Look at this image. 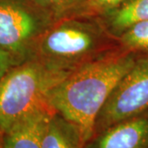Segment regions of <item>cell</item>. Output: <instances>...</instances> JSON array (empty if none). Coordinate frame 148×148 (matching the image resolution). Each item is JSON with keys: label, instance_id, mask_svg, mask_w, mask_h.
Segmentation results:
<instances>
[{"label": "cell", "instance_id": "4", "mask_svg": "<svg viewBox=\"0 0 148 148\" xmlns=\"http://www.w3.org/2000/svg\"><path fill=\"white\" fill-rule=\"evenodd\" d=\"M55 21L35 0H0V49L24 62Z\"/></svg>", "mask_w": 148, "mask_h": 148}, {"label": "cell", "instance_id": "2", "mask_svg": "<svg viewBox=\"0 0 148 148\" xmlns=\"http://www.w3.org/2000/svg\"><path fill=\"white\" fill-rule=\"evenodd\" d=\"M121 48L100 16L82 14L54 22L40 38L33 58L49 69L70 75Z\"/></svg>", "mask_w": 148, "mask_h": 148}, {"label": "cell", "instance_id": "11", "mask_svg": "<svg viewBox=\"0 0 148 148\" xmlns=\"http://www.w3.org/2000/svg\"><path fill=\"white\" fill-rule=\"evenodd\" d=\"M121 46L138 54H148V20L129 27L118 38Z\"/></svg>", "mask_w": 148, "mask_h": 148}, {"label": "cell", "instance_id": "14", "mask_svg": "<svg viewBox=\"0 0 148 148\" xmlns=\"http://www.w3.org/2000/svg\"><path fill=\"white\" fill-rule=\"evenodd\" d=\"M0 148H4V133L0 130Z\"/></svg>", "mask_w": 148, "mask_h": 148}, {"label": "cell", "instance_id": "12", "mask_svg": "<svg viewBox=\"0 0 148 148\" xmlns=\"http://www.w3.org/2000/svg\"><path fill=\"white\" fill-rule=\"evenodd\" d=\"M125 0H88L86 13L101 16L102 14L114 9Z\"/></svg>", "mask_w": 148, "mask_h": 148}, {"label": "cell", "instance_id": "7", "mask_svg": "<svg viewBox=\"0 0 148 148\" xmlns=\"http://www.w3.org/2000/svg\"><path fill=\"white\" fill-rule=\"evenodd\" d=\"M54 112L40 111L16 123L4 133V148H41L45 129Z\"/></svg>", "mask_w": 148, "mask_h": 148}, {"label": "cell", "instance_id": "9", "mask_svg": "<svg viewBox=\"0 0 148 148\" xmlns=\"http://www.w3.org/2000/svg\"><path fill=\"white\" fill-rule=\"evenodd\" d=\"M80 129L57 112L50 116L43 134L41 148H84Z\"/></svg>", "mask_w": 148, "mask_h": 148}, {"label": "cell", "instance_id": "13", "mask_svg": "<svg viewBox=\"0 0 148 148\" xmlns=\"http://www.w3.org/2000/svg\"><path fill=\"white\" fill-rule=\"evenodd\" d=\"M21 63H22V61L19 58L0 49V79L5 75L8 70Z\"/></svg>", "mask_w": 148, "mask_h": 148}, {"label": "cell", "instance_id": "8", "mask_svg": "<svg viewBox=\"0 0 148 148\" xmlns=\"http://www.w3.org/2000/svg\"><path fill=\"white\" fill-rule=\"evenodd\" d=\"M100 16L107 31L119 38L129 27L148 20V0H125Z\"/></svg>", "mask_w": 148, "mask_h": 148}, {"label": "cell", "instance_id": "6", "mask_svg": "<svg viewBox=\"0 0 148 148\" xmlns=\"http://www.w3.org/2000/svg\"><path fill=\"white\" fill-rule=\"evenodd\" d=\"M84 148H148V110L95 134Z\"/></svg>", "mask_w": 148, "mask_h": 148}, {"label": "cell", "instance_id": "1", "mask_svg": "<svg viewBox=\"0 0 148 148\" xmlns=\"http://www.w3.org/2000/svg\"><path fill=\"white\" fill-rule=\"evenodd\" d=\"M139 55L121 48L80 68L53 88L49 106L74 123L88 142L102 107Z\"/></svg>", "mask_w": 148, "mask_h": 148}, {"label": "cell", "instance_id": "5", "mask_svg": "<svg viewBox=\"0 0 148 148\" xmlns=\"http://www.w3.org/2000/svg\"><path fill=\"white\" fill-rule=\"evenodd\" d=\"M148 110V54H141L112 90L96 118L94 135ZM93 135V136H94Z\"/></svg>", "mask_w": 148, "mask_h": 148}, {"label": "cell", "instance_id": "3", "mask_svg": "<svg viewBox=\"0 0 148 148\" xmlns=\"http://www.w3.org/2000/svg\"><path fill=\"white\" fill-rule=\"evenodd\" d=\"M68 76L35 58L8 70L0 79V130L5 133L37 112L53 110L48 103L49 93Z\"/></svg>", "mask_w": 148, "mask_h": 148}, {"label": "cell", "instance_id": "10", "mask_svg": "<svg viewBox=\"0 0 148 148\" xmlns=\"http://www.w3.org/2000/svg\"><path fill=\"white\" fill-rule=\"evenodd\" d=\"M55 22L71 16L86 14L88 0H35Z\"/></svg>", "mask_w": 148, "mask_h": 148}]
</instances>
